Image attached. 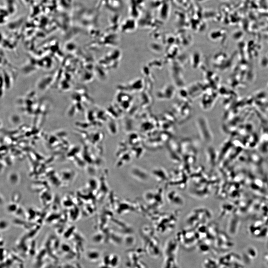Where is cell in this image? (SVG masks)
Masks as SVG:
<instances>
[{
	"label": "cell",
	"instance_id": "7a4b0ae2",
	"mask_svg": "<svg viewBox=\"0 0 268 268\" xmlns=\"http://www.w3.org/2000/svg\"><path fill=\"white\" fill-rule=\"evenodd\" d=\"M18 208L17 204L14 202H12V203L8 205L7 207L8 211L11 213L15 212V211H17Z\"/></svg>",
	"mask_w": 268,
	"mask_h": 268
},
{
	"label": "cell",
	"instance_id": "3957f363",
	"mask_svg": "<svg viewBox=\"0 0 268 268\" xmlns=\"http://www.w3.org/2000/svg\"><path fill=\"white\" fill-rule=\"evenodd\" d=\"M8 227V224L6 221L4 220L1 221V230H5Z\"/></svg>",
	"mask_w": 268,
	"mask_h": 268
},
{
	"label": "cell",
	"instance_id": "6da1fadb",
	"mask_svg": "<svg viewBox=\"0 0 268 268\" xmlns=\"http://www.w3.org/2000/svg\"><path fill=\"white\" fill-rule=\"evenodd\" d=\"M196 125L202 138L206 142H211L212 140L213 136L206 119L200 117L196 120Z\"/></svg>",
	"mask_w": 268,
	"mask_h": 268
}]
</instances>
